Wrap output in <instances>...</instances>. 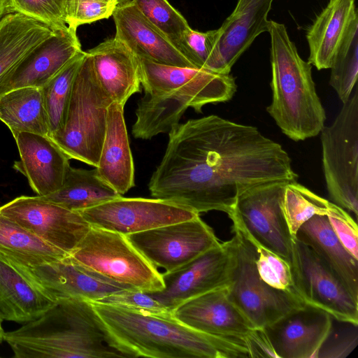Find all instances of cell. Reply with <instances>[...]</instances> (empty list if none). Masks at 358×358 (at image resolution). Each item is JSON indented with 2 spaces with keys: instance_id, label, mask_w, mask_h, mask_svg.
<instances>
[{
  "instance_id": "cell-1",
  "label": "cell",
  "mask_w": 358,
  "mask_h": 358,
  "mask_svg": "<svg viewBox=\"0 0 358 358\" xmlns=\"http://www.w3.org/2000/svg\"><path fill=\"white\" fill-rule=\"evenodd\" d=\"M168 133L148 184L153 198L199 214L217 210L229 216L245 192L297 180L288 153L256 127L210 115L178 123Z\"/></svg>"
},
{
  "instance_id": "cell-2",
  "label": "cell",
  "mask_w": 358,
  "mask_h": 358,
  "mask_svg": "<svg viewBox=\"0 0 358 358\" xmlns=\"http://www.w3.org/2000/svg\"><path fill=\"white\" fill-rule=\"evenodd\" d=\"M115 348L126 358H246L243 340L198 331L173 315L92 302Z\"/></svg>"
},
{
  "instance_id": "cell-3",
  "label": "cell",
  "mask_w": 358,
  "mask_h": 358,
  "mask_svg": "<svg viewBox=\"0 0 358 358\" xmlns=\"http://www.w3.org/2000/svg\"><path fill=\"white\" fill-rule=\"evenodd\" d=\"M17 358L125 357L91 301L59 299L38 318L4 332Z\"/></svg>"
},
{
  "instance_id": "cell-4",
  "label": "cell",
  "mask_w": 358,
  "mask_h": 358,
  "mask_svg": "<svg viewBox=\"0 0 358 358\" xmlns=\"http://www.w3.org/2000/svg\"><path fill=\"white\" fill-rule=\"evenodd\" d=\"M272 100L266 111L294 141L317 136L327 120L312 77V65L299 55L285 24L270 20Z\"/></svg>"
},
{
  "instance_id": "cell-5",
  "label": "cell",
  "mask_w": 358,
  "mask_h": 358,
  "mask_svg": "<svg viewBox=\"0 0 358 358\" xmlns=\"http://www.w3.org/2000/svg\"><path fill=\"white\" fill-rule=\"evenodd\" d=\"M112 102L101 87L86 52L73 84L63 126L50 138L70 159L96 167Z\"/></svg>"
},
{
  "instance_id": "cell-6",
  "label": "cell",
  "mask_w": 358,
  "mask_h": 358,
  "mask_svg": "<svg viewBox=\"0 0 358 358\" xmlns=\"http://www.w3.org/2000/svg\"><path fill=\"white\" fill-rule=\"evenodd\" d=\"M69 259L80 267L127 289L164 288L162 273L127 236L91 227Z\"/></svg>"
},
{
  "instance_id": "cell-7",
  "label": "cell",
  "mask_w": 358,
  "mask_h": 358,
  "mask_svg": "<svg viewBox=\"0 0 358 358\" xmlns=\"http://www.w3.org/2000/svg\"><path fill=\"white\" fill-rule=\"evenodd\" d=\"M236 89L235 78L230 73L204 70L184 85L157 95L145 94L137 103L132 135L148 140L169 132L188 108L201 113L206 104L230 100Z\"/></svg>"
},
{
  "instance_id": "cell-8",
  "label": "cell",
  "mask_w": 358,
  "mask_h": 358,
  "mask_svg": "<svg viewBox=\"0 0 358 358\" xmlns=\"http://www.w3.org/2000/svg\"><path fill=\"white\" fill-rule=\"evenodd\" d=\"M333 122L320 131L322 162L329 195L335 204L358 214V88Z\"/></svg>"
},
{
  "instance_id": "cell-9",
  "label": "cell",
  "mask_w": 358,
  "mask_h": 358,
  "mask_svg": "<svg viewBox=\"0 0 358 358\" xmlns=\"http://www.w3.org/2000/svg\"><path fill=\"white\" fill-rule=\"evenodd\" d=\"M235 264L229 296L253 327L264 328L289 312L306 305L299 299L272 288L259 277L254 244L232 226Z\"/></svg>"
},
{
  "instance_id": "cell-10",
  "label": "cell",
  "mask_w": 358,
  "mask_h": 358,
  "mask_svg": "<svg viewBox=\"0 0 358 358\" xmlns=\"http://www.w3.org/2000/svg\"><path fill=\"white\" fill-rule=\"evenodd\" d=\"M290 266L296 290L305 304L341 322L358 324V299L309 246L295 238Z\"/></svg>"
},
{
  "instance_id": "cell-11",
  "label": "cell",
  "mask_w": 358,
  "mask_h": 358,
  "mask_svg": "<svg viewBox=\"0 0 358 358\" xmlns=\"http://www.w3.org/2000/svg\"><path fill=\"white\" fill-rule=\"evenodd\" d=\"M286 183H266L245 192L238 198L229 217L233 225L290 264L294 238L280 205Z\"/></svg>"
},
{
  "instance_id": "cell-12",
  "label": "cell",
  "mask_w": 358,
  "mask_h": 358,
  "mask_svg": "<svg viewBox=\"0 0 358 358\" xmlns=\"http://www.w3.org/2000/svg\"><path fill=\"white\" fill-rule=\"evenodd\" d=\"M234 264V240L231 238L181 267L162 273L164 288L146 293L173 312L191 299L228 287L231 282Z\"/></svg>"
},
{
  "instance_id": "cell-13",
  "label": "cell",
  "mask_w": 358,
  "mask_h": 358,
  "mask_svg": "<svg viewBox=\"0 0 358 358\" xmlns=\"http://www.w3.org/2000/svg\"><path fill=\"white\" fill-rule=\"evenodd\" d=\"M156 268L177 269L220 243L199 215L127 236Z\"/></svg>"
},
{
  "instance_id": "cell-14",
  "label": "cell",
  "mask_w": 358,
  "mask_h": 358,
  "mask_svg": "<svg viewBox=\"0 0 358 358\" xmlns=\"http://www.w3.org/2000/svg\"><path fill=\"white\" fill-rule=\"evenodd\" d=\"M78 213L91 227L124 236L199 215L188 207L168 200L122 196Z\"/></svg>"
},
{
  "instance_id": "cell-15",
  "label": "cell",
  "mask_w": 358,
  "mask_h": 358,
  "mask_svg": "<svg viewBox=\"0 0 358 358\" xmlns=\"http://www.w3.org/2000/svg\"><path fill=\"white\" fill-rule=\"evenodd\" d=\"M0 214L69 255L91 227L78 212L38 195L18 196L1 206Z\"/></svg>"
},
{
  "instance_id": "cell-16",
  "label": "cell",
  "mask_w": 358,
  "mask_h": 358,
  "mask_svg": "<svg viewBox=\"0 0 358 358\" xmlns=\"http://www.w3.org/2000/svg\"><path fill=\"white\" fill-rule=\"evenodd\" d=\"M10 261L32 283L55 301L69 298L97 301L112 293L127 289L80 267L69 256L58 262L36 266Z\"/></svg>"
},
{
  "instance_id": "cell-17",
  "label": "cell",
  "mask_w": 358,
  "mask_h": 358,
  "mask_svg": "<svg viewBox=\"0 0 358 358\" xmlns=\"http://www.w3.org/2000/svg\"><path fill=\"white\" fill-rule=\"evenodd\" d=\"M76 30L69 27L31 49L0 82V96L17 88L42 87L81 52Z\"/></svg>"
},
{
  "instance_id": "cell-18",
  "label": "cell",
  "mask_w": 358,
  "mask_h": 358,
  "mask_svg": "<svg viewBox=\"0 0 358 358\" xmlns=\"http://www.w3.org/2000/svg\"><path fill=\"white\" fill-rule=\"evenodd\" d=\"M331 328L329 313L306 304L264 329L278 358H316Z\"/></svg>"
},
{
  "instance_id": "cell-19",
  "label": "cell",
  "mask_w": 358,
  "mask_h": 358,
  "mask_svg": "<svg viewBox=\"0 0 358 358\" xmlns=\"http://www.w3.org/2000/svg\"><path fill=\"white\" fill-rule=\"evenodd\" d=\"M273 0H238L231 14L218 28L209 70L230 73L231 67L262 33L268 32V15Z\"/></svg>"
},
{
  "instance_id": "cell-20",
  "label": "cell",
  "mask_w": 358,
  "mask_h": 358,
  "mask_svg": "<svg viewBox=\"0 0 358 358\" xmlns=\"http://www.w3.org/2000/svg\"><path fill=\"white\" fill-rule=\"evenodd\" d=\"M173 315L179 322L198 331L243 341L254 328L231 300L227 287L191 299L174 309Z\"/></svg>"
},
{
  "instance_id": "cell-21",
  "label": "cell",
  "mask_w": 358,
  "mask_h": 358,
  "mask_svg": "<svg viewBox=\"0 0 358 358\" xmlns=\"http://www.w3.org/2000/svg\"><path fill=\"white\" fill-rule=\"evenodd\" d=\"M20 159L13 167L28 180L38 196H45L62 186L71 166L69 157L48 136L29 132L12 134Z\"/></svg>"
},
{
  "instance_id": "cell-22",
  "label": "cell",
  "mask_w": 358,
  "mask_h": 358,
  "mask_svg": "<svg viewBox=\"0 0 358 358\" xmlns=\"http://www.w3.org/2000/svg\"><path fill=\"white\" fill-rule=\"evenodd\" d=\"M112 16L116 27L115 37L137 57L166 65L195 68L131 1L117 6Z\"/></svg>"
},
{
  "instance_id": "cell-23",
  "label": "cell",
  "mask_w": 358,
  "mask_h": 358,
  "mask_svg": "<svg viewBox=\"0 0 358 358\" xmlns=\"http://www.w3.org/2000/svg\"><path fill=\"white\" fill-rule=\"evenodd\" d=\"M87 52L101 87L113 101L124 107L131 96L141 92L138 58L115 37Z\"/></svg>"
},
{
  "instance_id": "cell-24",
  "label": "cell",
  "mask_w": 358,
  "mask_h": 358,
  "mask_svg": "<svg viewBox=\"0 0 358 358\" xmlns=\"http://www.w3.org/2000/svg\"><path fill=\"white\" fill-rule=\"evenodd\" d=\"M95 168L100 177L121 195L135 186L124 106L114 101L108 107L105 136Z\"/></svg>"
},
{
  "instance_id": "cell-25",
  "label": "cell",
  "mask_w": 358,
  "mask_h": 358,
  "mask_svg": "<svg viewBox=\"0 0 358 358\" xmlns=\"http://www.w3.org/2000/svg\"><path fill=\"white\" fill-rule=\"evenodd\" d=\"M358 19L355 0H329L308 28V62L317 70L330 69L351 24Z\"/></svg>"
},
{
  "instance_id": "cell-26",
  "label": "cell",
  "mask_w": 358,
  "mask_h": 358,
  "mask_svg": "<svg viewBox=\"0 0 358 358\" xmlns=\"http://www.w3.org/2000/svg\"><path fill=\"white\" fill-rule=\"evenodd\" d=\"M55 301L32 283L8 258L0 254V317L19 323L43 315Z\"/></svg>"
},
{
  "instance_id": "cell-27",
  "label": "cell",
  "mask_w": 358,
  "mask_h": 358,
  "mask_svg": "<svg viewBox=\"0 0 358 358\" xmlns=\"http://www.w3.org/2000/svg\"><path fill=\"white\" fill-rule=\"evenodd\" d=\"M295 238L309 246L358 299V259L343 246L327 215H314L304 222Z\"/></svg>"
},
{
  "instance_id": "cell-28",
  "label": "cell",
  "mask_w": 358,
  "mask_h": 358,
  "mask_svg": "<svg viewBox=\"0 0 358 358\" xmlns=\"http://www.w3.org/2000/svg\"><path fill=\"white\" fill-rule=\"evenodd\" d=\"M48 25L16 12L0 20V82L36 45L54 34Z\"/></svg>"
},
{
  "instance_id": "cell-29",
  "label": "cell",
  "mask_w": 358,
  "mask_h": 358,
  "mask_svg": "<svg viewBox=\"0 0 358 358\" xmlns=\"http://www.w3.org/2000/svg\"><path fill=\"white\" fill-rule=\"evenodd\" d=\"M121 196L100 177L96 168L88 170L70 166L60 189L41 196L78 212Z\"/></svg>"
},
{
  "instance_id": "cell-30",
  "label": "cell",
  "mask_w": 358,
  "mask_h": 358,
  "mask_svg": "<svg viewBox=\"0 0 358 358\" xmlns=\"http://www.w3.org/2000/svg\"><path fill=\"white\" fill-rule=\"evenodd\" d=\"M0 120L12 134L29 132L49 136L41 87H20L1 95Z\"/></svg>"
},
{
  "instance_id": "cell-31",
  "label": "cell",
  "mask_w": 358,
  "mask_h": 358,
  "mask_svg": "<svg viewBox=\"0 0 358 358\" xmlns=\"http://www.w3.org/2000/svg\"><path fill=\"white\" fill-rule=\"evenodd\" d=\"M0 254L26 266L58 262L69 256L1 214Z\"/></svg>"
},
{
  "instance_id": "cell-32",
  "label": "cell",
  "mask_w": 358,
  "mask_h": 358,
  "mask_svg": "<svg viewBox=\"0 0 358 358\" xmlns=\"http://www.w3.org/2000/svg\"><path fill=\"white\" fill-rule=\"evenodd\" d=\"M85 53L82 51L76 55L41 87L48 117L49 137L63 126L73 84Z\"/></svg>"
},
{
  "instance_id": "cell-33",
  "label": "cell",
  "mask_w": 358,
  "mask_h": 358,
  "mask_svg": "<svg viewBox=\"0 0 358 358\" xmlns=\"http://www.w3.org/2000/svg\"><path fill=\"white\" fill-rule=\"evenodd\" d=\"M332 203L296 181L285 185L281 209L292 238L299 227L314 215H327Z\"/></svg>"
},
{
  "instance_id": "cell-34",
  "label": "cell",
  "mask_w": 358,
  "mask_h": 358,
  "mask_svg": "<svg viewBox=\"0 0 358 358\" xmlns=\"http://www.w3.org/2000/svg\"><path fill=\"white\" fill-rule=\"evenodd\" d=\"M329 85L343 103L350 97L358 75V19L351 24L330 68Z\"/></svg>"
},
{
  "instance_id": "cell-35",
  "label": "cell",
  "mask_w": 358,
  "mask_h": 358,
  "mask_svg": "<svg viewBox=\"0 0 358 358\" xmlns=\"http://www.w3.org/2000/svg\"><path fill=\"white\" fill-rule=\"evenodd\" d=\"M232 226L240 229L254 244L256 250L255 264L262 280L272 288L288 293L301 300L295 288L290 264L252 240L238 227Z\"/></svg>"
},
{
  "instance_id": "cell-36",
  "label": "cell",
  "mask_w": 358,
  "mask_h": 358,
  "mask_svg": "<svg viewBox=\"0 0 358 358\" xmlns=\"http://www.w3.org/2000/svg\"><path fill=\"white\" fill-rule=\"evenodd\" d=\"M144 17L172 43L190 27L168 0H131Z\"/></svg>"
},
{
  "instance_id": "cell-37",
  "label": "cell",
  "mask_w": 358,
  "mask_h": 358,
  "mask_svg": "<svg viewBox=\"0 0 358 358\" xmlns=\"http://www.w3.org/2000/svg\"><path fill=\"white\" fill-rule=\"evenodd\" d=\"M7 13L16 12L35 19L53 31L68 27L66 22L68 0H5Z\"/></svg>"
},
{
  "instance_id": "cell-38",
  "label": "cell",
  "mask_w": 358,
  "mask_h": 358,
  "mask_svg": "<svg viewBox=\"0 0 358 358\" xmlns=\"http://www.w3.org/2000/svg\"><path fill=\"white\" fill-rule=\"evenodd\" d=\"M218 35V29L202 32L189 27L172 43L195 68L210 71Z\"/></svg>"
},
{
  "instance_id": "cell-39",
  "label": "cell",
  "mask_w": 358,
  "mask_h": 358,
  "mask_svg": "<svg viewBox=\"0 0 358 358\" xmlns=\"http://www.w3.org/2000/svg\"><path fill=\"white\" fill-rule=\"evenodd\" d=\"M117 6L115 2L103 0H68L66 22L69 28L76 30L80 25L108 19Z\"/></svg>"
},
{
  "instance_id": "cell-40",
  "label": "cell",
  "mask_w": 358,
  "mask_h": 358,
  "mask_svg": "<svg viewBox=\"0 0 358 358\" xmlns=\"http://www.w3.org/2000/svg\"><path fill=\"white\" fill-rule=\"evenodd\" d=\"M125 307L145 313L172 316L173 312L148 293L134 289H125L112 293L97 301Z\"/></svg>"
},
{
  "instance_id": "cell-41",
  "label": "cell",
  "mask_w": 358,
  "mask_h": 358,
  "mask_svg": "<svg viewBox=\"0 0 358 358\" xmlns=\"http://www.w3.org/2000/svg\"><path fill=\"white\" fill-rule=\"evenodd\" d=\"M337 238L346 250L358 259V228L357 222L341 207L332 203L327 215Z\"/></svg>"
},
{
  "instance_id": "cell-42",
  "label": "cell",
  "mask_w": 358,
  "mask_h": 358,
  "mask_svg": "<svg viewBox=\"0 0 358 358\" xmlns=\"http://www.w3.org/2000/svg\"><path fill=\"white\" fill-rule=\"evenodd\" d=\"M348 329L329 336L317 351L316 358H345L356 348L358 343L357 325L350 324Z\"/></svg>"
},
{
  "instance_id": "cell-43",
  "label": "cell",
  "mask_w": 358,
  "mask_h": 358,
  "mask_svg": "<svg viewBox=\"0 0 358 358\" xmlns=\"http://www.w3.org/2000/svg\"><path fill=\"white\" fill-rule=\"evenodd\" d=\"M249 357L278 358L264 328H252L244 338Z\"/></svg>"
},
{
  "instance_id": "cell-44",
  "label": "cell",
  "mask_w": 358,
  "mask_h": 358,
  "mask_svg": "<svg viewBox=\"0 0 358 358\" xmlns=\"http://www.w3.org/2000/svg\"><path fill=\"white\" fill-rule=\"evenodd\" d=\"M6 13V1L5 0H0V20Z\"/></svg>"
},
{
  "instance_id": "cell-45",
  "label": "cell",
  "mask_w": 358,
  "mask_h": 358,
  "mask_svg": "<svg viewBox=\"0 0 358 358\" xmlns=\"http://www.w3.org/2000/svg\"><path fill=\"white\" fill-rule=\"evenodd\" d=\"M103 1H108V2H115L117 3V6H119L125 4V3L131 1V0H103Z\"/></svg>"
},
{
  "instance_id": "cell-46",
  "label": "cell",
  "mask_w": 358,
  "mask_h": 358,
  "mask_svg": "<svg viewBox=\"0 0 358 358\" xmlns=\"http://www.w3.org/2000/svg\"><path fill=\"white\" fill-rule=\"evenodd\" d=\"M4 331H3V329L2 327V320L0 317V343H2V341H3V335H4Z\"/></svg>"
}]
</instances>
